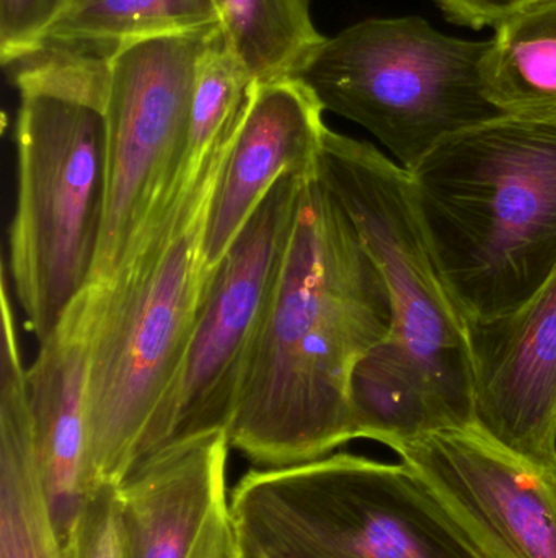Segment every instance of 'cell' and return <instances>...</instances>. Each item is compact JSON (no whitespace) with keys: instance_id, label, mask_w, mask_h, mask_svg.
Returning a JSON list of instances; mask_svg holds the SVG:
<instances>
[{"instance_id":"22","label":"cell","mask_w":556,"mask_h":558,"mask_svg":"<svg viewBox=\"0 0 556 558\" xmlns=\"http://www.w3.org/2000/svg\"><path fill=\"white\" fill-rule=\"evenodd\" d=\"M240 558H255V557L247 556V554H244V553H242V550H240Z\"/></svg>"},{"instance_id":"15","label":"cell","mask_w":556,"mask_h":558,"mask_svg":"<svg viewBox=\"0 0 556 558\" xmlns=\"http://www.w3.org/2000/svg\"><path fill=\"white\" fill-rule=\"evenodd\" d=\"M0 558H67L36 465L26 367L13 325L0 344Z\"/></svg>"},{"instance_id":"14","label":"cell","mask_w":556,"mask_h":558,"mask_svg":"<svg viewBox=\"0 0 556 558\" xmlns=\"http://www.w3.org/2000/svg\"><path fill=\"white\" fill-rule=\"evenodd\" d=\"M313 92L297 77L255 88L219 179L205 254L218 268L255 209L284 173L316 172L326 124Z\"/></svg>"},{"instance_id":"18","label":"cell","mask_w":556,"mask_h":558,"mask_svg":"<svg viewBox=\"0 0 556 558\" xmlns=\"http://www.w3.org/2000/svg\"><path fill=\"white\" fill-rule=\"evenodd\" d=\"M221 29L258 84L293 77L325 39L310 0H214Z\"/></svg>"},{"instance_id":"7","label":"cell","mask_w":556,"mask_h":558,"mask_svg":"<svg viewBox=\"0 0 556 558\" xmlns=\"http://www.w3.org/2000/svg\"><path fill=\"white\" fill-rule=\"evenodd\" d=\"M490 45L443 35L418 16L371 19L325 36L293 77L410 170L446 137L502 117L483 90Z\"/></svg>"},{"instance_id":"21","label":"cell","mask_w":556,"mask_h":558,"mask_svg":"<svg viewBox=\"0 0 556 558\" xmlns=\"http://www.w3.org/2000/svg\"><path fill=\"white\" fill-rule=\"evenodd\" d=\"M454 22L472 28L495 26L503 16L529 0H437Z\"/></svg>"},{"instance_id":"3","label":"cell","mask_w":556,"mask_h":558,"mask_svg":"<svg viewBox=\"0 0 556 558\" xmlns=\"http://www.w3.org/2000/svg\"><path fill=\"white\" fill-rule=\"evenodd\" d=\"M238 128L185 162L113 277L100 282L88 361V494L120 485L137 468L150 422L185 360L218 271L206 260V228Z\"/></svg>"},{"instance_id":"17","label":"cell","mask_w":556,"mask_h":558,"mask_svg":"<svg viewBox=\"0 0 556 558\" xmlns=\"http://www.w3.org/2000/svg\"><path fill=\"white\" fill-rule=\"evenodd\" d=\"M215 26L221 16L214 0H65L39 48L113 58L134 43Z\"/></svg>"},{"instance_id":"10","label":"cell","mask_w":556,"mask_h":558,"mask_svg":"<svg viewBox=\"0 0 556 558\" xmlns=\"http://www.w3.org/2000/svg\"><path fill=\"white\" fill-rule=\"evenodd\" d=\"M392 451L483 558H556V462L522 458L477 425Z\"/></svg>"},{"instance_id":"12","label":"cell","mask_w":556,"mask_h":558,"mask_svg":"<svg viewBox=\"0 0 556 558\" xmlns=\"http://www.w3.org/2000/svg\"><path fill=\"white\" fill-rule=\"evenodd\" d=\"M475 425L539 464L556 462V270L521 308L469 322Z\"/></svg>"},{"instance_id":"2","label":"cell","mask_w":556,"mask_h":558,"mask_svg":"<svg viewBox=\"0 0 556 558\" xmlns=\"http://www.w3.org/2000/svg\"><path fill=\"white\" fill-rule=\"evenodd\" d=\"M317 175L355 226L391 299V330L351 380L355 438L400 442L475 425L469 328L418 225L407 170L326 128Z\"/></svg>"},{"instance_id":"4","label":"cell","mask_w":556,"mask_h":558,"mask_svg":"<svg viewBox=\"0 0 556 558\" xmlns=\"http://www.w3.org/2000/svg\"><path fill=\"white\" fill-rule=\"evenodd\" d=\"M418 225L464 320L521 308L556 270V120L459 131L407 170Z\"/></svg>"},{"instance_id":"16","label":"cell","mask_w":556,"mask_h":558,"mask_svg":"<svg viewBox=\"0 0 556 558\" xmlns=\"http://www.w3.org/2000/svg\"><path fill=\"white\" fill-rule=\"evenodd\" d=\"M482 62L485 97L503 114L556 120V0L503 16Z\"/></svg>"},{"instance_id":"6","label":"cell","mask_w":556,"mask_h":558,"mask_svg":"<svg viewBox=\"0 0 556 558\" xmlns=\"http://www.w3.org/2000/svg\"><path fill=\"white\" fill-rule=\"evenodd\" d=\"M231 507L255 558H483L405 462L333 454L251 471Z\"/></svg>"},{"instance_id":"9","label":"cell","mask_w":556,"mask_h":558,"mask_svg":"<svg viewBox=\"0 0 556 558\" xmlns=\"http://www.w3.org/2000/svg\"><path fill=\"white\" fill-rule=\"evenodd\" d=\"M218 28L134 43L111 58L103 222L90 282L113 277L185 167L199 65Z\"/></svg>"},{"instance_id":"1","label":"cell","mask_w":556,"mask_h":558,"mask_svg":"<svg viewBox=\"0 0 556 558\" xmlns=\"http://www.w3.org/2000/svg\"><path fill=\"white\" fill-rule=\"evenodd\" d=\"M388 330L384 278L316 169L304 177L276 292L228 426L231 448L280 469L356 439L353 374Z\"/></svg>"},{"instance_id":"13","label":"cell","mask_w":556,"mask_h":558,"mask_svg":"<svg viewBox=\"0 0 556 558\" xmlns=\"http://www.w3.org/2000/svg\"><path fill=\"white\" fill-rule=\"evenodd\" d=\"M101 284L90 282L26 369L36 465L52 526L62 547L87 498V384Z\"/></svg>"},{"instance_id":"19","label":"cell","mask_w":556,"mask_h":558,"mask_svg":"<svg viewBox=\"0 0 556 558\" xmlns=\"http://www.w3.org/2000/svg\"><path fill=\"white\" fill-rule=\"evenodd\" d=\"M67 558H126L118 485H100L85 498L65 546Z\"/></svg>"},{"instance_id":"20","label":"cell","mask_w":556,"mask_h":558,"mask_svg":"<svg viewBox=\"0 0 556 558\" xmlns=\"http://www.w3.org/2000/svg\"><path fill=\"white\" fill-rule=\"evenodd\" d=\"M65 0H0V59L5 68L41 46Z\"/></svg>"},{"instance_id":"5","label":"cell","mask_w":556,"mask_h":558,"mask_svg":"<svg viewBox=\"0 0 556 558\" xmlns=\"http://www.w3.org/2000/svg\"><path fill=\"white\" fill-rule=\"evenodd\" d=\"M110 61L42 46L10 65L20 94L10 271L39 344L94 274L103 222Z\"/></svg>"},{"instance_id":"11","label":"cell","mask_w":556,"mask_h":558,"mask_svg":"<svg viewBox=\"0 0 556 558\" xmlns=\"http://www.w3.org/2000/svg\"><path fill=\"white\" fill-rule=\"evenodd\" d=\"M227 429L183 439L120 485L126 558H240L227 497Z\"/></svg>"},{"instance_id":"8","label":"cell","mask_w":556,"mask_h":558,"mask_svg":"<svg viewBox=\"0 0 556 558\" xmlns=\"http://www.w3.org/2000/svg\"><path fill=\"white\" fill-rule=\"evenodd\" d=\"M306 175L284 173L274 183L219 264L185 360L150 422L137 465L183 439L228 432L276 292Z\"/></svg>"}]
</instances>
